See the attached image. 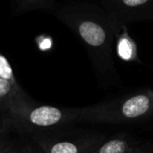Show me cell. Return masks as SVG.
Returning <instances> with one entry per match:
<instances>
[{
	"mask_svg": "<svg viewBox=\"0 0 153 153\" xmlns=\"http://www.w3.org/2000/svg\"><path fill=\"white\" fill-rule=\"evenodd\" d=\"M56 15L81 39L97 72H115L111 51L117 30L104 8L76 4L62 8Z\"/></svg>",
	"mask_w": 153,
	"mask_h": 153,
	"instance_id": "obj_1",
	"label": "cell"
},
{
	"mask_svg": "<svg viewBox=\"0 0 153 153\" xmlns=\"http://www.w3.org/2000/svg\"><path fill=\"white\" fill-rule=\"evenodd\" d=\"M153 114V91L145 90L111 101L80 108L76 122L119 124L138 121Z\"/></svg>",
	"mask_w": 153,
	"mask_h": 153,
	"instance_id": "obj_2",
	"label": "cell"
},
{
	"mask_svg": "<svg viewBox=\"0 0 153 153\" xmlns=\"http://www.w3.org/2000/svg\"><path fill=\"white\" fill-rule=\"evenodd\" d=\"M80 108H60L38 106L32 102L10 116L18 124L35 129H48L76 121Z\"/></svg>",
	"mask_w": 153,
	"mask_h": 153,
	"instance_id": "obj_3",
	"label": "cell"
},
{
	"mask_svg": "<svg viewBox=\"0 0 153 153\" xmlns=\"http://www.w3.org/2000/svg\"><path fill=\"white\" fill-rule=\"evenodd\" d=\"M102 4L117 30L131 22L153 19V0H103Z\"/></svg>",
	"mask_w": 153,
	"mask_h": 153,
	"instance_id": "obj_4",
	"label": "cell"
},
{
	"mask_svg": "<svg viewBox=\"0 0 153 153\" xmlns=\"http://www.w3.org/2000/svg\"><path fill=\"white\" fill-rule=\"evenodd\" d=\"M104 141L102 134H85L74 139H36L44 153H92Z\"/></svg>",
	"mask_w": 153,
	"mask_h": 153,
	"instance_id": "obj_5",
	"label": "cell"
},
{
	"mask_svg": "<svg viewBox=\"0 0 153 153\" xmlns=\"http://www.w3.org/2000/svg\"><path fill=\"white\" fill-rule=\"evenodd\" d=\"M31 103L29 96L20 85L0 78V110L10 115L17 109L22 108Z\"/></svg>",
	"mask_w": 153,
	"mask_h": 153,
	"instance_id": "obj_6",
	"label": "cell"
},
{
	"mask_svg": "<svg viewBox=\"0 0 153 153\" xmlns=\"http://www.w3.org/2000/svg\"><path fill=\"white\" fill-rule=\"evenodd\" d=\"M122 33L117 39V54L120 58L126 61H136L139 62L137 47L134 39L129 36L126 25L121 26Z\"/></svg>",
	"mask_w": 153,
	"mask_h": 153,
	"instance_id": "obj_7",
	"label": "cell"
},
{
	"mask_svg": "<svg viewBox=\"0 0 153 153\" xmlns=\"http://www.w3.org/2000/svg\"><path fill=\"white\" fill-rule=\"evenodd\" d=\"M135 147L124 138H115L102 143L92 153H132Z\"/></svg>",
	"mask_w": 153,
	"mask_h": 153,
	"instance_id": "obj_8",
	"label": "cell"
},
{
	"mask_svg": "<svg viewBox=\"0 0 153 153\" xmlns=\"http://www.w3.org/2000/svg\"><path fill=\"white\" fill-rule=\"evenodd\" d=\"M55 0H15L17 13L51 7Z\"/></svg>",
	"mask_w": 153,
	"mask_h": 153,
	"instance_id": "obj_9",
	"label": "cell"
},
{
	"mask_svg": "<svg viewBox=\"0 0 153 153\" xmlns=\"http://www.w3.org/2000/svg\"><path fill=\"white\" fill-rule=\"evenodd\" d=\"M0 78L4 79L10 82H12L14 85H19V83L16 81L13 69L6 58L1 52H0Z\"/></svg>",
	"mask_w": 153,
	"mask_h": 153,
	"instance_id": "obj_10",
	"label": "cell"
},
{
	"mask_svg": "<svg viewBox=\"0 0 153 153\" xmlns=\"http://www.w3.org/2000/svg\"><path fill=\"white\" fill-rule=\"evenodd\" d=\"M10 150H12V149L8 143H4L3 141H0V153H5Z\"/></svg>",
	"mask_w": 153,
	"mask_h": 153,
	"instance_id": "obj_11",
	"label": "cell"
},
{
	"mask_svg": "<svg viewBox=\"0 0 153 153\" xmlns=\"http://www.w3.org/2000/svg\"><path fill=\"white\" fill-rule=\"evenodd\" d=\"M132 153H147L146 152H144L143 150H142L141 148H139V147H135L134 149V151L132 152Z\"/></svg>",
	"mask_w": 153,
	"mask_h": 153,
	"instance_id": "obj_12",
	"label": "cell"
},
{
	"mask_svg": "<svg viewBox=\"0 0 153 153\" xmlns=\"http://www.w3.org/2000/svg\"><path fill=\"white\" fill-rule=\"evenodd\" d=\"M5 153H21L19 152H17V151H13V150H10V151H8L7 152Z\"/></svg>",
	"mask_w": 153,
	"mask_h": 153,
	"instance_id": "obj_13",
	"label": "cell"
},
{
	"mask_svg": "<svg viewBox=\"0 0 153 153\" xmlns=\"http://www.w3.org/2000/svg\"><path fill=\"white\" fill-rule=\"evenodd\" d=\"M152 153H153V152H152Z\"/></svg>",
	"mask_w": 153,
	"mask_h": 153,
	"instance_id": "obj_14",
	"label": "cell"
}]
</instances>
